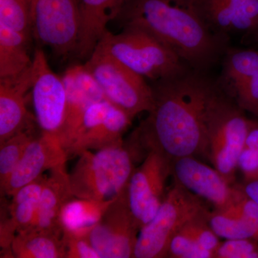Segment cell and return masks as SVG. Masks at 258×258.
<instances>
[{
  "label": "cell",
  "mask_w": 258,
  "mask_h": 258,
  "mask_svg": "<svg viewBox=\"0 0 258 258\" xmlns=\"http://www.w3.org/2000/svg\"><path fill=\"white\" fill-rule=\"evenodd\" d=\"M208 212L209 210L206 208L199 212L190 219L184 227L200 247L215 254V251L221 242L220 237L212 230L209 223Z\"/></svg>",
  "instance_id": "28"
},
{
  "label": "cell",
  "mask_w": 258,
  "mask_h": 258,
  "mask_svg": "<svg viewBox=\"0 0 258 258\" xmlns=\"http://www.w3.org/2000/svg\"><path fill=\"white\" fill-rule=\"evenodd\" d=\"M215 258H258V241L252 238L225 240L217 247Z\"/></svg>",
  "instance_id": "30"
},
{
  "label": "cell",
  "mask_w": 258,
  "mask_h": 258,
  "mask_svg": "<svg viewBox=\"0 0 258 258\" xmlns=\"http://www.w3.org/2000/svg\"><path fill=\"white\" fill-rule=\"evenodd\" d=\"M171 176L174 182L217 210L235 205L243 195L239 184H230L214 166L192 156L171 161Z\"/></svg>",
  "instance_id": "12"
},
{
  "label": "cell",
  "mask_w": 258,
  "mask_h": 258,
  "mask_svg": "<svg viewBox=\"0 0 258 258\" xmlns=\"http://www.w3.org/2000/svg\"><path fill=\"white\" fill-rule=\"evenodd\" d=\"M237 170L244 180L258 179V149L243 148L237 161Z\"/></svg>",
  "instance_id": "33"
},
{
  "label": "cell",
  "mask_w": 258,
  "mask_h": 258,
  "mask_svg": "<svg viewBox=\"0 0 258 258\" xmlns=\"http://www.w3.org/2000/svg\"><path fill=\"white\" fill-rule=\"evenodd\" d=\"M219 87L230 97L258 70V50L229 48L224 55Z\"/></svg>",
  "instance_id": "24"
},
{
  "label": "cell",
  "mask_w": 258,
  "mask_h": 258,
  "mask_svg": "<svg viewBox=\"0 0 258 258\" xmlns=\"http://www.w3.org/2000/svg\"><path fill=\"white\" fill-rule=\"evenodd\" d=\"M47 178L45 174L40 176L17 191L10 203L6 201L2 214L17 233L33 224Z\"/></svg>",
  "instance_id": "21"
},
{
  "label": "cell",
  "mask_w": 258,
  "mask_h": 258,
  "mask_svg": "<svg viewBox=\"0 0 258 258\" xmlns=\"http://www.w3.org/2000/svg\"><path fill=\"white\" fill-rule=\"evenodd\" d=\"M239 202V201H238ZM209 223L220 238L225 240L252 238L247 222L238 203L230 208L208 212Z\"/></svg>",
  "instance_id": "25"
},
{
  "label": "cell",
  "mask_w": 258,
  "mask_h": 258,
  "mask_svg": "<svg viewBox=\"0 0 258 258\" xmlns=\"http://www.w3.org/2000/svg\"><path fill=\"white\" fill-rule=\"evenodd\" d=\"M171 176V161L154 151L148 152L135 168L125 188L127 203L141 230L157 215L166 198V183Z\"/></svg>",
  "instance_id": "9"
},
{
  "label": "cell",
  "mask_w": 258,
  "mask_h": 258,
  "mask_svg": "<svg viewBox=\"0 0 258 258\" xmlns=\"http://www.w3.org/2000/svg\"><path fill=\"white\" fill-rule=\"evenodd\" d=\"M68 159L59 137L40 132L29 144L1 198H11L20 188L43 175L44 171L66 164Z\"/></svg>",
  "instance_id": "15"
},
{
  "label": "cell",
  "mask_w": 258,
  "mask_h": 258,
  "mask_svg": "<svg viewBox=\"0 0 258 258\" xmlns=\"http://www.w3.org/2000/svg\"><path fill=\"white\" fill-rule=\"evenodd\" d=\"M139 154L129 141L95 152L81 153L69 174L74 197L96 201H113L126 188Z\"/></svg>",
  "instance_id": "3"
},
{
  "label": "cell",
  "mask_w": 258,
  "mask_h": 258,
  "mask_svg": "<svg viewBox=\"0 0 258 258\" xmlns=\"http://www.w3.org/2000/svg\"><path fill=\"white\" fill-rule=\"evenodd\" d=\"M50 171V175L47 176L42 189L35 220L29 228L62 236L61 210L75 197L66 164L54 168Z\"/></svg>",
  "instance_id": "19"
},
{
  "label": "cell",
  "mask_w": 258,
  "mask_h": 258,
  "mask_svg": "<svg viewBox=\"0 0 258 258\" xmlns=\"http://www.w3.org/2000/svg\"><path fill=\"white\" fill-rule=\"evenodd\" d=\"M142 29L196 71L208 73L221 60L229 39L217 34L200 0H128L116 19Z\"/></svg>",
  "instance_id": "2"
},
{
  "label": "cell",
  "mask_w": 258,
  "mask_h": 258,
  "mask_svg": "<svg viewBox=\"0 0 258 258\" xmlns=\"http://www.w3.org/2000/svg\"><path fill=\"white\" fill-rule=\"evenodd\" d=\"M210 26L229 39L258 32V0H200Z\"/></svg>",
  "instance_id": "17"
},
{
  "label": "cell",
  "mask_w": 258,
  "mask_h": 258,
  "mask_svg": "<svg viewBox=\"0 0 258 258\" xmlns=\"http://www.w3.org/2000/svg\"><path fill=\"white\" fill-rule=\"evenodd\" d=\"M132 120L128 113L108 100L95 102L85 112L74 142L68 150V157L121 143Z\"/></svg>",
  "instance_id": "13"
},
{
  "label": "cell",
  "mask_w": 258,
  "mask_h": 258,
  "mask_svg": "<svg viewBox=\"0 0 258 258\" xmlns=\"http://www.w3.org/2000/svg\"><path fill=\"white\" fill-rule=\"evenodd\" d=\"M0 23L32 40L29 0H0Z\"/></svg>",
  "instance_id": "27"
},
{
  "label": "cell",
  "mask_w": 258,
  "mask_h": 258,
  "mask_svg": "<svg viewBox=\"0 0 258 258\" xmlns=\"http://www.w3.org/2000/svg\"><path fill=\"white\" fill-rule=\"evenodd\" d=\"M32 37L62 58L75 55L80 30L77 0H29Z\"/></svg>",
  "instance_id": "8"
},
{
  "label": "cell",
  "mask_w": 258,
  "mask_h": 258,
  "mask_svg": "<svg viewBox=\"0 0 258 258\" xmlns=\"http://www.w3.org/2000/svg\"><path fill=\"white\" fill-rule=\"evenodd\" d=\"M12 250L17 258H66L62 236L32 228L16 234Z\"/></svg>",
  "instance_id": "22"
},
{
  "label": "cell",
  "mask_w": 258,
  "mask_h": 258,
  "mask_svg": "<svg viewBox=\"0 0 258 258\" xmlns=\"http://www.w3.org/2000/svg\"><path fill=\"white\" fill-rule=\"evenodd\" d=\"M239 186L247 198L258 205V179L243 180Z\"/></svg>",
  "instance_id": "35"
},
{
  "label": "cell",
  "mask_w": 258,
  "mask_h": 258,
  "mask_svg": "<svg viewBox=\"0 0 258 258\" xmlns=\"http://www.w3.org/2000/svg\"><path fill=\"white\" fill-rule=\"evenodd\" d=\"M97 45L136 74L152 82L189 67L156 37L135 27H123L118 34L108 30Z\"/></svg>",
  "instance_id": "4"
},
{
  "label": "cell",
  "mask_w": 258,
  "mask_h": 258,
  "mask_svg": "<svg viewBox=\"0 0 258 258\" xmlns=\"http://www.w3.org/2000/svg\"><path fill=\"white\" fill-rule=\"evenodd\" d=\"M31 42L23 34L0 23V79L16 77L31 67Z\"/></svg>",
  "instance_id": "20"
},
{
  "label": "cell",
  "mask_w": 258,
  "mask_h": 258,
  "mask_svg": "<svg viewBox=\"0 0 258 258\" xmlns=\"http://www.w3.org/2000/svg\"><path fill=\"white\" fill-rule=\"evenodd\" d=\"M205 209L203 200L173 183L157 215L139 230L133 257H166L173 236Z\"/></svg>",
  "instance_id": "6"
},
{
  "label": "cell",
  "mask_w": 258,
  "mask_h": 258,
  "mask_svg": "<svg viewBox=\"0 0 258 258\" xmlns=\"http://www.w3.org/2000/svg\"><path fill=\"white\" fill-rule=\"evenodd\" d=\"M35 128L21 132L0 144V192L5 189L29 144L38 135Z\"/></svg>",
  "instance_id": "26"
},
{
  "label": "cell",
  "mask_w": 258,
  "mask_h": 258,
  "mask_svg": "<svg viewBox=\"0 0 258 258\" xmlns=\"http://www.w3.org/2000/svg\"><path fill=\"white\" fill-rule=\"evenodd\" d=\"M30 101L40 132L59 137L66 118L67 93L62 77L51 69L40 47L33 53Z\"/></svg>",
  "instance_id": "10"
},
{
  "label": "cell",
  "mask_w": 258,
  "mask_h": 258,
  "mask_svg": "<svg viewBox=\"0 0 258 258\" xmlns=\"http://www.w3.org/2000/svg\"><path fill=\"white\" fill-rule=\"evenodd\" d=\"M61 77L67 93V106L59 139L67 153L88 107L95 102L106 98L99 84L84 64L70 66Z\"/></svg>",
  "instance_id": "14"
},
{
  "label": "cell",
  "mask_w": 258,
  "mask_h": 258,
  "mask_svg": "<svg viewBox=\"0 0 258 258\" xmlns=\"http://www.w3.org/2000/svg\"><path fill=\"white\" fill-rule=\"evenodd\" d=\"M241 109L258 117V70L232 97Z\"/></svg>",
  "instance_id": "31"
},
{
  "label": "cell",
  "mask_w": 258,
  "mask_h": 258,
  "mask_svg": "<svg viewBox=\"0 0 258 258\" xmlns=\"http://www.w3.org/2000/svg\"><path fill=\"white\" fill-rule=\"evenodd\" d=\"M84 64L99 84L106 100L133 119L152 108V86L99 45H97Z\"/></svg>",
  "instance_id": "7"
},
{
  "label": "cell",
  "mask_w": 258,
  "mask_h": 258,
  "mask_svg": "<svg viewBox=\"0 0 258 258\" xmlns=\"http://www.w3.org/2000/svg\"><path fill=\"white\" fill-rule=\"evenodd\" d=\"M238 205L248 224L252 238L258 241V205L244 193L239 200Z\"/></svg>",
  "instance_id": "34"
},
{
  "label": "cell",
  "mask_w": 258,
  "mask_h": 258,
  "mask_svg": "<svg viewBox=\"0 0 258 258\" xmlns=\"http://www.w3.org/2000/svg\"><path fill=\"white\" fill-rule=\"evenodd\" d=\"M31 67L16 77L0 79V144L37 125L29 111Z\"/></svg>",
  "instance_id": "16"
},
{
  "label": "cell",
  "mask_w": 258,
  "mask_h": 258,
  "mask_svg": "<svg viewBox=\"0 0 258 258\" xmlns=\"http://www.w3.org/2000/svg\"><path fill=\"white\" fill-rule=\"evenodd\" d=\"M151 86L152 108L131 135L141 152L154 151L171 161L208 157L207 120L217 83L188 67Z\"/></svg>",
  "instance_id": "1"
},
{
  "label": "cell",
  "mask_w": 258,
  "mask_h": 258,
  "mask_svg": "<svg viewBox=\"0 0 258 258\" xmlns=\"http://www.w3.org/2000/svg\"><path fill=\"white\" fill-rule=\"evenodd\" d=\"M112 201L101 202L75 198L61 210L60 224L62 232L84 236L101 221Z\"/></svg>",
  "instance_id": "23"
},
{
  "label": "cell",
  "mask_w": 258,
  "mask_h": 258,
  "mask_svg": "<svg viewBox=\"0 0 258 258\" xmlns=\"http://www.w3.org/2000/svg\"><path fill=\"white\" fill-rule=\"evenodd\" d=\"M62 240L66 258H101L85 236L73 232H62Z\"/></svg>",
  "instance_id": "32"
},
{
  "label": "cell",
  "mask_w": 258,
  "mask_h": 258,
  "mask_svg": "<svg viewBox=\"0 0 258 258\" xmlns=\"http://www.w3.org/2000/svg\"><path fill=\"white\" fill-rule=\"evenodd\" d=\"M139 230L125 189L111 202L101 221L84 236L101 258H130L133 257Z\"/></svg>",
  "instance_id": "11"
},
{
  "label": "cell",
  "mask_w": 258,
  "mask_h": 258,
  "mask_svg": "<svg viewBox=\"0 0 258 258\" xmlns=\"http://www.w3.org/2000/svg\"><path fill=\"white\" fill-rule=\"evenodd\" d=\"M184 226L171 239L168 245L166 257L215 258V254L212 252L199 245Z\"/></svg>",
  "instance_id": "29"
},
{
  "label": "cell",
  "mask_w": 258,
  "mask_h": 258,
  "mask_svg": "<svg viewBox=\"0 0 258 258\" xmlns=\"http://www.w3.org/2000/svg\"><path fill=\"white\" fill-rule=\"evenodd\" d=\"M128 0H77L80 30L75 55L88 59L108 31V24L116 20Z\"/></svg>",
  "instance_id": "18"
},
{
  "label": "cell",
  "mask_w": 258,
  "mask_h": 258,
  "mask_svg": "<svg viewBox=\"0 0 258 258\" xmlns=\"http://www.w3.org/2000/svg\"><path fill=\"white\" fill-rule=\"evenodd\" d=\"M249 121L245 112L218 86L209 107L207 120L208 157L212 166L232 184Z\"/></svg>",
  "instance_id": "5"
}]
</instances>
